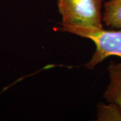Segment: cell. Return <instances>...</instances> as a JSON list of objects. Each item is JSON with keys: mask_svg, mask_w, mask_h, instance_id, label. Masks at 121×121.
Segmentation results:
<instances>
[{"mask_svg": "<svg viewBox=\"0 0 121 121\" xmlns=\"http://www.w3.org/2000/svg\"><path fill=\"white\" fill-rule=\"evenodd\" d=\"M99 110L100 120L121 121V110L116 104L109 103L108 106L102 105Z\"/></svg>", "mask_w": 121, "mask_h": 121, "instance_id": "cell-5", "label": "cell"}, {"mask_svg": "<svg viewBox=\"0 0 121 121\" xmlns=\"http://www.w3.org/2000/svg\"><path fill=\"white\" fill-rule=\"evenodd\" d=\"M103 0H57L60 26L102 28Z\"/></svg>", "mask_w": 121, "mask_h": 121, "instance_id": "cell-2", "label": "cell"}, {"mask_svg": "<svg viewBox=\"0 0 121 121\" xmlns=\"http://www.w3.org/2000/svg\"><path fill=\"white\" fill-rule=\"evenodd\" d=\"M58 30L78 35L92 40L95 51L86 67L92 69L106 58L117 56L121 58V29L108 30L104 28H86L60 26Z\"/></svg>", "mask_w": 121, "mask_h": 121, "instance_id": "cell-1", "label": "cell"}, {"mask_svg": "<svg viewBox=\"0 0 121 121\" xmlns=\"http://www.w3.org/2000/svg\"><path fill=\"white\" fill-rule=\"evenodd\" d=\"M102 22L108 27L121 29V0H107L105 2Z\"/></svg>", "mask_w": 121, "mask_h": 121, "instance_id": "cell-4", "label": "cell"}, {"mask_svg": "<svg viewBox=\"0 0 121 121\" xmlns=\"http://www.w3.org/2000/svg\"><path fill=\"white\" fill-rule=\"evenodd\" d=\"M110 82L104 94L108 103L117 105L121 110V63L112 62L108 68Z\"/></svg>", "mask_w": 121, "mask_h": 121, "instance_id": "cell-3", "label": "cell"}]
</instances>
